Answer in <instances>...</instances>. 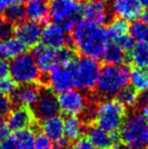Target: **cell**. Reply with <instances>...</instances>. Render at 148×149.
I'll use <instances>...</instances> for the list:
<instances>
[{
    "label": "cell",
    "mask_w": 148,
    "mask_h": 149,
    "mask_svg": "<svg viewBox=\"0 0 148 149\" xmlns=\"http://www.w3.org/2000/svg\"><path fill=\"white\" fill-rule=\"evenodd\" d=\"M84 124L76 116H67L64 120V137L69 142H74L82 137Z\"/></svg>",
    "instance_id": "cell-22"
},
{
    "label": "cell",
    "mask_w": 148,
    "mask_h": 149,
    "mask_svg": "<svg viewBox=\"0 0 148 149\" xmlns=\"http://www.w3.org/2000/svg\"><path fill=\"white\" fill-rule=\"evenodd\" d=\"M12 3H14V0H0V9H5Z\"/></svg>",
    "instance_id": "cell-40"
},
{
    "label": "cell",
    "mask_w": 148,
    "mask_h": 149,
    "mask_svg": "<svg viewBox=\"0 0 148 149\" xmlns=\"http://www.w3.org/2000/svg\"><path fill=\"white\" fill-rule=\"evenodd\" d=\"M9 64V75L16 84L36 83L40 78V69L38 68L32 54L22 53L13 58Z\"/></svg>",
    "instance_id": "cell-6"
},
{
    "label": "cell",
    "mask_w": 148,
    "mask_h": 149,
    "mask_svg": "<svg viewBox=\"0 0 148 149\" xmlns=\"http://www.w3.org/2000/svg\"><path fill=\"white\" fill-rule=\"evenodd\" d=\"M35 137V133L28 128L14 131L7 139L11 149H34Z\"/></svg>",
    "instance_id": "cell-21"
},
{
    "label": "cell",
    "mask_w": 148,
    "mask_h": 149,
    "mask_svg": "<svg viewBox=\"0 0 148 149\" xmlns=\"http://www.w3.org/2000/svg\"><path fill=\"white\" fill-rule=\"evenodd\" d=\"M32 56L40 71L44 73L50 72L58 66L57 50L49 48L44 44H37L33 49Z\"/></svg>",
    "instance_id": "cell-13"
},
{
    "label": "cell",
    "mask_w": 148,
    "mask_h": 149,
    "mask_svg": "<svg viewBox=\"0 0 148 149\" xmlns=\"http://www.w3.org/2000/svg\"><path fill=\"white\" fill-rule=\"evenodd\" d=\"M9 75V64L7 61L0 58V79Z\"/></svg>",
    "instance_id": "cell-39"
},
{
    "label": "cell",
    "mask_w": 148,
    "mask_h": 149,
    "mask_svg": "<svg viewBox=\"0 0 148 149\" xmlns=\"http://www.w3.org/2000/svg\"><path fill=\"white\" fill-rule=\"evenodd\" d=\"M109 40L105 28L87 19L79 20L72 30L71 41L83 57L94 60L101 58Z\"/></svg>",
    "instance_id": "cell-1"
},
{
    "label": "cell",
    "mask_w": 148,
    "mask_h": 149,
    "mask_svg": "<svg viewBox=\"0 0 148 149\" xmlns=\"http://www.w3.org/2000/svg\"><path fill=\"white\" fill-rule=\"evenodd\" d=\"M42 31L43 29L38 22L24 20L14 29V35L16 39L19 40L26 47H35L41 40Z\"/></svg>",
    "instance_id": "cell-12"
},
{
    "label": "cell",
    "mask_w": 148,
    "mask_h": 149,
    "mask_svg": "<svg viewBox=\"0 0 148 149\" xmlns=\"http://www.w3.org/2000/svg\"><path fill=\"white\" fill-rule=\"evenodd\" d=\"M41 39L44 45L55 50L64 47L70 40L65 35V31L57 24L46 26V28L42 31Z\"/></svg>",
    "instance_id": "cell-16"
},
{
    "label": "cell",
    "mask_w": 148,
    "mask_h": 149,
    "mask_svg": "<svg viewBox=\"0 0 148 149\" xmlns=\"http://www.w3.org/2000/svg\"><path fill=\"white\" fill-rule=\"evenodd\" d=\"M12 35H14V28L11 24L5 22L2 24L0 26V41H5L10 38H12Z\"/></svg>",
    "instance_id": "cell-36"
},
{
    "label": "cell",
    "mask_w": 148,
    "mask_h": 149,
    "mask_svg": "<svg viewBox=\"0 0 148 149\" xmlns=\"http://www.w3.org/2000/svg\"><path fill=\"white\" fill-rule=\"evenodd\" d=\"M81 15V4L77 0H53L49 7V16L55 24L72 20L78 22Z\"/></svg>",
    "instance_id": "cell-7"
},
{
    "label": "cell",
    "mask_w": 148,
    "mask_h": 149,
    "mask_svg": "<svg viewBox=\"0 0 148 149\" xmlns=\"http://www.w3.org/2000/svg\"><path fill=\"white\" fill-rule=\"evenodd\" d=\"M2 57V53H1V46H0V58Z\"/></svg>",
    "instance_id": "cell-47"
},
{
    "label": "cell",
    "mask_w": 148,
    "mask_h": 149,
    "mask_svg": "<svg viewBox=\"0 0 148 149\" xmlns=\"http://www.w3.org/2000/svg\"><path fill=\"white\" fill-rule=\"evenodd\" d=\"M4 17L6 22L11 24H18L22 22L26 18V11L22 4L12 3L8 7L5 8Z\"/></svg>",
    "instance_id": "cell-28"
},
{
    "label": "cell",
    "mask_w": 148,
    "mask_h": 149,
    "mask_svg": "<svg viewBox=\"0 0 148 149\" xmlns=\"http://www.w3.org/2000/svg\"><path fill=\"white\" fill-rule=\"evenodd\" d=\"M126 118V108L117 100L107 98L103 100L94 111L97 125L111 133H116Z\"/></svg>",
    "instance_id": "cell-4"
},
{
    "label": "cell",
    "mask_w": 148,
    "mask_h": 149,
    "mask_svg": "<svg viewBox=\"0 0 148 149\" xmlns=\"http://www.w3.org/2000/svg\"><path fill=\"white\" fill-rule=\"evenodd\" d=\"M10 135H11V129L9 125L6 121L0 119V141L6 140L7 138H9Z\"/></svg>",
    "instance_id": "cell-38"
},
{
    "label": "cell",
    "mask_w": 148,
    "mask_h": 149,
    "mask_svg": "<svg viewBox=\"0 0 148 149\" xmlns=\"http://www.w3.org/2000/svg\"><path fill=\"white\" fill-rule=\"evenodd\" d=\"M12 102L8 95L0 93V119L7 117L9 112L12 110Z\"/></svg>",
    "instance_id": "cell-33"
},
{
    "label": "cell",
    "mask_w": 148,
    "mask_h": 149,
    "mask_svg": "<svg viewBox=\"0 0 148 149\" xmlns=\"http://www.w3.org/2000/svg\"><path fill=\"white\" fill-rule=\"evenodd\" d=\"M117 44L120 46L121 49L124 52H131L133 48L135 47V45H136V41H135L131 36L126 35L123 38H121V39L117 42Z\"/></svg>",
    "instance_id": "cell-34"
},
{
    "label": "cell",
    "mask_w": 148,
    "mask_h": 149,
    "mask_svg": "<svg viewBox=\"0 0 148 149\" xmlns=\"http://www.w3.org/2000/svg\"><path fill=\"white\" fill-rule=\"evenodd\" d=\"M7 124L13 131L28 129L34 122V115L28 108L18 106L7 115Z\"/></svg>",
    "instance_id": "cell-18"
},
{
    "label": "cell",
    "mask_w": 148,
    "mask_h": 149,
    "mask_svg": "<svg viewBox=\"0 0 148 149\" xmlns=\"http://www.w3.org/2000/svg\"><path fill=\"white\" fill-rule=\"evenodd\" d=\"M130 59L138 68L148 67V43H138L131 51Z\"/></svg>",
    "instance_id": "cell-26"
},
{
    "label": "cell",
    "mask_w": 148,
    "mask_h": 149,
    "mask_svg": "<svg viewBox=\"0 0 148 149\" xmlns=\"http://www.w3.org/2000/svg\"><path fill=\"white\" fill-rule=\"evenodd\" d=\"M113 11L120 18L125 20H135L142 13L140 0H115Z\"/></svg>",
    "instance_id": "cell-17"
},
{
    "label": "cell",
    "mask_w": 148,
    "mask_h": 149,
    "mask_svg": "<svg viewBox=\"0 0 148 149\" xmlns=\"http://www.w3.org/2000/svg\"><path fill=\"white\" fill-rule=\"evenodd\" d=\"M41 95V89L36 83L31 84H20L16 87L14 91L10 94V100L12 104L16 106L31 108L36 104Z\"/></svg>",
    "instance_id": "cell-14"
},
{
    "label": "cell",
    "mask_w": 148,
    "mask_h": 149,
    "mask_svg": "<svg viewBox=\"0 0 148 149\" xmlns=\"http://www.w3.org/2000/svg\"><path fill=\"white\" fill-rule=\"evenodd\" d=\"M138 91L132 86H125L117 94V100L125 108H131L137 104L138 102Z\"/></svg>",
    "instance_id": "cell-29"
},
{
    "label": "cell",
    "mask_w": 148,
    "mask_h": 149,
    "mask_svg": "<svg viewBox=\"0 0 148 149\" xmlns=\"http://www.w3.org/2000/svg\"><path fill=\"white\" fill-rule=\"evenodd\" d=\"M131 37L138 43H148V26L141 20H135L129 26Z\"/></svg>",
    "instance_id": "cell-30"
},
{
    "label": "cell",
    "mask_w": 148,
    "mask_h": 149,
    "mask_svg": "<svg viewBox=\"0 0 148 149\" xmlns=\"http://www.w3.org/2000/svg\"><path fill=\"white\" fill-rule=\"evenodd\" d=\"M129 82L132 87L140 92L148 91V70L146 68H138L136 67L130 71Z\"/></svg>",
    "instance_id": "cell-25"
},
{
    "label": "cell",
    "mask_w": 148,
    "mask_h": 149,
    "mask_svg": "<svg viewBox=\"0 0 148 149\" xmlns=\"http://www.w3.org/2000/svg\"><path fill=\"white\" fill-rule=\"evenodd\" d=\"M60 109L58 104V97L51 90H45L41 92L39 100L34 106L33 115L37 119L44 121V120L58 115Z\"/></svg>",
    "instance_id": "cell-10"
},
{
    "label": "cell",
    "mask_w": 148,
    "mask_h": 149,
    "mask_svg": "<svg viewBox=\"0 0 148 149\" xmlns=\"http://www.w3.org/2000/svg\"><path fill=\"white\" fill-rule=\"evenodd\" d=\"M24 11L28 20L38 24H46L49 19V7L44 1L31 0L26 3Z\"/></svg>",
    "instance_id": "cell-20"
},
{
    "label": "cell",
    "mask_w": 148,
    "mask_h": 149,
    "mask_svg": "<svg viewBox=\"0 0 148 149\" xmlns=\"http://www.w3.org/2000/svg\"><path fill=\"white\" fill-rule=\"evenodd\" d=\"M58 104L60 111L66 116H77L86 110L87 98L82 90L70 88L60 93Z\"/></svg>",
    "instance_id": "cell-8"
},
{
    "label": "cell",
    "mask_w": 148,
    "mask_h": 149,
    "mask_svg": "<svg viewBox=\"0 0 148 149\" xmlns=\"http://www.w3.org/2000/svg\"><path fill=\"white\" fill-rule=\"evenodd\" d=\"M4 22V16H3V14H2V12H1V9H0V26H2V24Z\"/></svg>",
    "instance_id": "cell-44"
},
{
    "label": "cell",
    "mask_w": 148,
    "mask_h": 149,
    "mask_svg": "<svg viewBox=\"0 0 148 149\" xmlns=\"http://www.w3.org/2000/svg\"><path fill=\"white\" fill-rule=\"evenodd\" d=\"M140 16H141V18H142V22L148 26V9L145 10L144 12L142 11V13H141Z\"/></svg>",
    "instance_id": "cell-42"
},
{
    "label": "cell",
    "mask_w": 148,
    "mask_h": 149,
    "mask_svg": "<svg viewBox=\"0 0 148 149\" xmlns=\"http://www.w3.org/2000/svg\"><path fill=\"white\" fill-rule=\"evenodd\" d=\"M101 58L108 65H121L125 60V52L117 43H111L105 48Z\"/></svg>",
    "instance_id": "cell-24"
},
{
    "label": "cell",
    "mask_w": 148,
    "mask_h": 149,
    "mask_svg": "<svg viewBox=\"0 0 148 149\" xmlns=\"http://www.w3.org/2000/svg\"><path fill=\"white\" fill-rule=\"evenodd\" d=\"M16 88V82L11 77H4L0 79V93L4 95H10Z\"/></svg>",
    "instance_id": "cell-32"
},
{
    "label": "cell",
    "mask_w": 148,
    "mask_h": 149,
    "mask_svg": "<svg viewBox=\"0 0 148 149\" xmlns=\"http://www.w3.org/2000/svg\"><path fill=\"white\" fill-rule=\"evenodd\" d=\"M38 1H44V2H45L46 0H38Z\"/></svg>",
    "instance_id": "cell-48"
},
{
    "label": "cell",
    "mask_w": 148,
    "mask_h": 149,
    "mask_svg": "<svg viewBox=\"0 0 148 149\" xmlns=\"http://www.w3.org/2000/svg\"><path fill=\"white\" fill-rule=\"evenodd\" d=\"M57 58L59 65H67L73 62L74 52L69 47H62L57 49Z\"/></svg>",
    "instance_id": "cell-31"
},
{
    "label": "cell",
    "mask_w": 148,
    "mask_h": 149,
    "mask_svg": "<svg viewBox=\"0 0 148 149\" xmlns=\"http://www.w3.org/2000/svg\"><path fill=\"white\" fill-rule=\"evenodd\" d=\"M87 139L97 149L113 148L118 143L116 134L106 131L99 126H91L87 130Z\"/></svg>",
    "instance_id": "cell-15"
},
{
    "label": "cell",
    "mask_w": 148,
    "mask_h": 149,
    "mask_svg": "<svg viewBox=\"0 0 148 149\" xmlns=\"http://www.w3.org/2000/svg\"><path fill=\"white\" fill-rule=\"evenodd\" d=\"M28 0H14V3H18V4H22L24 2H26Z\"/></svg>",
    "instance_id": "cell-46"
},
{
    "label": "cell",
    "mask_w": 148,
    "mask_h": 149,
    "mask_svg": "<svg viewBox=\"0 0 148 149\" xmlns=\"http://www.w3.org/2000/svg\"><path fill=\"white\" fill-rule=\"evenodd\" d=\"M51 149H66V147H64V146H61V145H56V146H54V147H51Z\"/></svg>",
    "instance_id": "cell-45"
},
{
    "label": "cell",
    "mask_w": 148,
    "mask_h": 149,
    "mask_svg": "<svg viewBox=\"0 0 148 149\" xmlns=\"http://www.w3.org/2000/svg\"><path fill=\"white\" fill-rule=\"evenodd\" d=\"M42 132L52 142H58L64 137V120L55 115L42 121Z\"/></svg>",
    "instance_id": "cell-19"
},
{
    "label": "cell",
    "mask_w": 148,
    "mask_h": 149,
    "mask_svg": "<svg viewBox=\"0 0 148 149\" xmlns=\"http://www.w3.org/2000/svg\"><path fill=\"white\" fill-rule=\"evenodd\" d=\"M51 140L47 138L43 133L39 134L35 137L34 149H51Z\"/></svg>",
    "instance_id": "cell-35"
},
{
    "label": "cell",
    "mask_w": 148,
    "mask_h": 149,
    "mask_svg": "<svg viewBox=\"0 0 148 149\" xmlns=\"http://www.w3.org/2000/svg\"><path fill=\"white\" fill-rule=\"evenodd\" d=\"M74 86L82 91H89L95 88L99 74V65L97 60L82 57L72 62Z\"/></svg>",
    "instance_id": "cell-5"
},
{
    "label": "cell",
    "mask_w": 148,
    "mask_h": 149,
    "mask_svg": "<svg viewBox=\"0 0 148 149\" xmlns=\"http://www.w3.org/2000/svg\"><path fill=\"white\" fill-rule=\"evenodd\" d=\"M2 57L5 59H13L26 52V46L16 38H10L5 41H1Z\"/></svg>",
    "instance_id": "cell-23"
},
{
    "label": "cell",
    "mask_w": 148,
    "mask_h": 149,
    "mask_svg": "<svg viewBox=\"0 0 148 149\" xmlns=\"http://www.w3.org/2000/svg\"><path fill=\"white\" fill-rule=\"evenodd\" d=\"M107 31L109 35V39H112L114 43H117L121 38H123L128 33L129 24L127 20L122 19L120 17L115 18L114 20L110 22Z\"/></svg>",
    "instance_id": "cell-27"
},
{
    "label": "cell",
    "mask_w": 148,
    "mask_h": 149,
    "mask_svg": "<svg viewBox=\"0 0 148 149\" xmlns=\"http://www.w3.org/2000/svg\"><path fill=\"white\" fill-rule=\"evenodd\" d=\"M139 108H140V114L142 115L145 119L148 120V104H143V106L139 107Z\"/></svg>",
    "instance_id": "cell-41"
},
{
    "label": "cell",
    "mask_w": 148,
    "mask_h": 149,
    "mask_svg": "<svg viewBox=\"0 0 148 149\" xmlns=\"http://www.w3.org/2000/svg\"><path fill=\"white\" fill-rule=\"evenodd\" d=\"M141 4H142V6H144L146 9H148V0H140Z\"/></svg>",
    "instance_id": "cell-43"
},
{
    "label": "cell",
    "mask_w": 148,
    "mask_h": 149,
    "mask_svg": "<svg viewBox=\"0 0 148 149\" xmlns=\"http://www.w3.org/2000/svg\"><path fill=\"white\" fill-rule=\"evenodd\" d=\"M122 143L131 149H148V120L140 113L125 118L120 129Z\"/></svg>",
    "instance_id": "cell-3"
},
{
    "label": "cell",
    "mask_w": 148,
    "mask_h": 149,
    "mask_svg": "<svg viewBox=\"0 0 148 149\" xmlns=\"http://www.w3.org/2000/svg\"><path fill=\"white\" fill-rule=\"evenodd\" d=\"M109 149H113V148H109Z\"/></svg>",
    "instance_id": "cell-49"
},
{
    "label": "cell",
    "mask_w": 148,
    "mask_h": 149,
    "mask_svg": "<svg viewBox=\"0 0 148 149\" xmlns=\"http://www.w3.org/2000/svg\"><path fill=\"white\" fill-rule=\"evenodd\" d=\"M130 78V70L123 65H105L101 68L95 88L99 95L113 97L121 89L127 86Z\"/></svg>",
    "instance_id": "cell-2"
},
{
    "label": "cell",
    "mask_w": 148,
    "mask_h": 149,
    "mask_svg": "<svg viewBox=\"0 0 148 149\" xmlns=\"http://www.w3.org/2000/svg\"><path fill=\"white\" fill-rule=\"evenodd\" d=\"M72 149H97L92 144L90 143L87 138H79L76 141H74V144L72 146Z\"/></svg>",
    "instance_id": "cell-37"
},
{
    "label": "cell",
    "mask_w": 148,
    "mask_h": 149,
    "mask_svg": "<svg viewBox=\"0 0 148 149\" xmlns=\"http://www.w3.org/2000/svg\"><path fill=\"white\" fill-rule=\"evenodd\" d=\"M48 84L54 93H61L73 88L74 80L72 63L67 65H58L52 69L48 76Z\"/></svg>",
    "instance_id": "cell-9"
},
{
    "label": "cell",
    "mask_w": 148,
    "mask_h": 149,
    "mask_svg": "<svg viewBox=\"0 0 148 149\" xmlns=\"http://www.w3.org/2000/svg\"><path fill=\"white\" fill-rule=\"evenodd\" d=\"M81 14L97 24H106L110 18L109 8L104 0H86L81 5Z\"/></svg>",
    "instance_id": "cell-11"
}]
</instances>
